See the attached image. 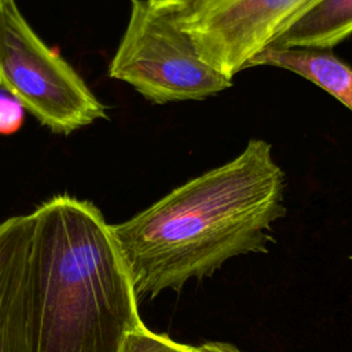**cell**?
Instances as JSON below:
<instances>
[{
    "mask_svg": "<svg viewBox=\"0 0 352 352\" xmlns=\"http://www.w3.org/2000/svg\"><path fill=\"white\" fill-rule=\"evenodd\" d=\"M319 0H168L154 4L198 55L231 78Z\"/></svg>",
    "mask_w": 352,
    "mask_h": 352,
    "instance_id": "5",
    "label": "cell"
},
{
    "mask_svg": "<svg viewBox=\"0 0 352 352\" xmlns=\"http://www.w3.org/2000/svg\"><path fill=\"white\" fill-rule=\"evenodd\" d=\"M191 345L180 344L165 334H157L144 324L129 331L117 352H191Z\"/></svg>",
    "mask_w": 352,
    "mask_h": 352,
    "instance_id": "9",
    "label": "cell"
},
{
    "mask_svg": "<svg viewBox=\"0 0 352 352\" xmlns=\"http://www.w3.org/2000/svg\"><path fill=\"white\" fill-rule=\"evenodd\" d=\"M0 87L55 133L69 135L107 117L103 103L37 36L15 0H0Z\"/></svg>",
    "mask_w": 352,
    "mask_h": 352,
    "instance_id": "3",
    "label": "cell"
},
{
    "mask_svg": "<svg viewBox=\"0 0 352 352\" xmlns=\"http://www.w3.org/2000/svg\"><path fill=\"white\" fill-rule=\"evenodd\" d=\"M150 3H154V4H158V3H164V1H168V0H148Z\"/></svg>",
    "mask_w": 352,
    "mask_h": 352,
    "instance_id": "12",
    "label": "cell"
},
{
    "mask_svg": "<svg viewBox=\"0 0 352 352\" xmlns=\"http://www.w3.org/2000/svg\"><path fill=\"white\" fill-rule=\"evenodd\" d=\"M253 66H274L293 72L352 110V67L330 51L267 48L249 63V67Z\"/></svg>",
    "mask_w": 352,
    "mask_h": 352,
    "instance_id": "7",
    "label": "cell"
},
{
    "mask_svg": "<svg viewBox=\"0 0 352 352\" xmlns=\"http://www.w3.org/2000/svg\"><path fill=\"white\" fill-rule=\"evenodd\" d=\"M283 184L271 144L253 138L234 160L110 226L136 297L180 290L235 256L267 252L268 231L286 212Z\"/></svg>",
    "mask_w": 352,
    "mask_h": 352,
    "instance_id": "1",
    "label": "cell"
},
{
    "mask_svg": "<svg viewBox=\"0 0 352 352\" xmlns=\"http://www.w3.org/2000/svg\"><path fill=\"white\" fill-rule=\"evenodd\" d=\"M109 76L155 104L204 100L232 85L197 52L194 44L148 0H131L126 28Z\"/></svg>",
    "mask_w": 352,
    "mask_h": 352,
    "instance_id": "4",
    "label": "cell"
},
{
    "mask_svg": "<svg viewBox=\"0 0 352 352\" xmlns=\"http://www.w3.org/2000/svg\"><path fill=\"white\" fill-rule=\"evenodd\" d=\"M22 104L6 91L0 92V133L11 135L16 132L25 120Z\"/></svg>",
    "mask_w": 352,
    "mask_h": 352,
    "instance_id": "10",
    "label": "cell"
},
{
    "mask_svg": "<svg viewBox=\"0 0 352 352\" xmlns=\"http://www.w3.org/2000/svg\"><path fill=\"white\" fill-rule=\"evenodd\" d=\"M32 214L25 352H117L143 322L110 224L92 202L65 194Z\"/></svg>",
    "mask_w": 352,
    "mask_h": 352,
    "instance_id": "2",
    "label": "cell"
},
{
    "mask_svg": "<svg viewBox=\"0 0 352 352\" xmlns=\"http://www.w3.org/2000/svg\"><path fill=\"white\" fill-rule=\"evenodd\" d=\"M352 34V0H319L268 48L330 51Z\"/></svg>",
    "mask_w": 352,
    "mask_h": 352,
    "instance_id": "8",
    "label": "cell"
},
{
    "mask_svg": "<svg viewBox=\"0 0 352 352\" xmlns=\"http://www.w3.org/2000/svg\"><path fill=\"white\" fill-rule=\"evenodd\" d=\"M32 235V213L0 224V352H25L23 287Z\"/></svg>",
    "mask_w": 352,
    "mask_h": 352,
    "instance_id": "6",
    "label": "cell"
},
{
    "mask_svg": "<svg viewBox=\"0 0 352 352\" xmlns=\"http://www.w3.org/2000/svg\"><path fill=\"white\" fill-rule=\"evenodd\" d=\"M191 352H242V351L227 342L210 341L198 346H192Z\"/></svg>",
    "mask_w": 352,
    "mask_h": 352,
    "instance_id": "11",
    "label": "cell"
}]
</instances>
